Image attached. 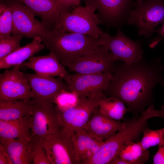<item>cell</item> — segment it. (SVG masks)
<instances>
[{
	"label": "cell",
	"mask_w": 164,
	"mask_h": 164,
	"mask_svg": "<svg viewBox=\"0 0 164 164\" xmlns=\"http://www.w3.org/2000/svg\"><path fill=\"white\" fill-rule=\"evenodd\" d=\"M161 61L160 58H155L149 61L143 58L130 65L115 63L104 94L123 102L135 116H139L146 107L153 104L155 86L158 84L164 86V67Z\"/></svg>",
	"instance_id": "6da1fadb"
},
{
	"label": "cell",
	"mask_w": 164,
	"mask_h": 164,
	"mask_svg": "<svg viewBox=\"0 0 164 164\" xmlns=\"http://www.w3.org/2000/svg\"><path fill=\"white\" fill-rule=\"evenodd\" d=\"M41 38L45 47L65 67H68L78 58L102 45L101 38L56 29L48 30Z\"/></svg>",
	"instance_id": "7a4b0ae2"
},
{
	"label": "cell",
	"mask_w": 164,
	"mask_h": 164,
	"mask_svg": "<svg viewBox=\"0 0 164 164\" xmlns=\"http://www.w3.org/2000/svg\"><path fill=\"white\" fill-rule=\"evenodd\" d=\"M95 11L89 6L79 5L72 11L62 12L54 29L84 35L95 39L101 38L105 33L98 26L101 23Z\"/></svg>",
	"instance_id": "3957f363"
},
{
	"label": "cell",
	"mask_w": 164,
	"mask_h": 164,
	"mask_svg": "<svg viewBox=\"0 0 164 164\" xmlns=\"http://www.w3.org/2000/svg\"><path fill=\"white\" fill-rule=\"evenodd\" d=\"M135 2L126 23L135 26L139 35L149 38L158 24L164 22V2L160 0H135Z\"/></svg>",
	"instance_id": "277c9868"
},
{
	"label": "cell",
	"mask_w": 164,
	"mask_h": 164,
	"mask_svg": "<svg viewBox=\"0 0 164 164\" xmlns=\"http://www.w3.org/2000/svg\"><path fill=\"white\" fill-rule=\"evenodd\" d=\"M31 103V139L34 144H42L45 137L61 129L60 113L53 103Z\"/></svg>",
	"instance_id": "5b68a950"
},
{
	"label": "cell",
	"mask_w": 164,
	"mask_h": 164,
	"mask_svg": "<svg viewBox=\"0 0 164 164\" xmlns=\"http://www.w3.org/2000/svg\"><path fill=\"white\" fill-rule=\"evenodd\" d=\"M105 96L103 91H98L86 97H80L75 106L60 112L61 130L71 137L74 132L84 128L97 108L99 101Z\"/></svg>",
	"instance_id": "8992f818"
},
{
	"label": "cell",
	"mask_w": 164,
	"mask_h": 164,
	"mask_svg": "<svg viewBox=\"0 0 164 164\" xmlns=\"http://www.w3.org/2000/svg\"><path fill=\"white\" fill-rule=\"evenodd\" d=\"M86 5L98 11L101 24L108 29H121L126 23L129 11L135 6L133 0H83Z\"/></svg>",
	"instance_id": "52a82bcc"
},
{
	"label": "cell",
	"mask_w": 164,
	"mask_h": 164,
	"mask_svg": "<svg viewBox=\"0 0 164 164\" xmlns=\"http://www.w3.org/2000/svg\"><path fill=\"white\" fill-rule=\"evenodd\" d=\"M102 45L105 46L117 61L121 60L130 65L143 58L144 51L142 40L133 41L127 37L121 30L111 36L105 33L101 38Z\"/></svg>",
	"instance_id": "ba28073f"
},
{
	"label": "cell",
	"mask_w": 164,
	"mask_h": 164,
	"mask_svg": "<svg viewBox=\"0 0 164 164\" xmlns=\"http://www.w3.org/2000/svg\"><path fill=\"white\" fill-rule=\"evenodd\" d=\"M116 61L107 48L101 45L76 59L68 67V71L80 74H112Z\"/></svg>",
	"instance_id": "9c48e42d"
},
{
	"label": "cell",
	"mask_w": 164,
	"mask_h": 164,
	"mask_svg": "<svg viewBox=\"0 0 164 164\" xmlns=\"http://www.w3.org/2000/svg\"><path fill=\"white\" fill-rule=\"evenodd\" d=\"M10 8L13 22L12 35L20 34L28 38L42 37L49 30L42 22L19 0H5L3 2Z\"/></svg>",
	"instance_id": "30bf717a"
},
{
	"label": "cell",
	"mask_w": 164,
	"mask_h": 164,
	"mask_svg": "<svg viewBox=\"0 0 164 164\" xmlns=\"http://www.w3.org/2000/svg\"><path fill=\"white\" fill-rule=\"evenodd\" d=\"M19 66L0 74V100H31L34 96Z\"/></svg>",
	"instance_id": "8fae6325"
},
{
	"label": "cell",
	"mask_w": 164,
	"mask_h": 164,
	"mask_svg": "<svg viewBox=\"0 0 164 164\" xmlns=\"http://www.w3.org/2000/svg\"><path fill=\"white\" fill-rule=\"evenodd\" d=\"M24 75L34 94L31 99L33 102L53 103L54 98L59 93L68 90L67 85L62 78L36 73H24Z\"/></svg>",
	"instance_id": "7c38bea8"
},
{
	"label": "cell",
	"mask_w": 164,
	"mask_h": 164,
	"mask_svg": "<svg viewBox=\"0 0 164 164\" xmlns=\"http://www.w3.org/2000/svg\"><path fill=\"white\" fill-rule=\"evenodd\" d=\"M42 145L51 164H77L71 137L61 130L45 137Z\"/></svg>",
	"instance_id": "4fadbf2b"
},
{
	"label": "cell",
	"mask_w": 164,
	"mask_h": 164,
	"mask_svg": "<svg viewBox=\"0 0 164 164\" xmlns=\"http://www.w3.org/2000/svg\"><path fill=\"white\" fill-rule=\"evenodd\" d=\"M112 74L105 73L95 74H70L65 81L68 90L80 97H86L98 91H103L108 87Z\"/></svg>",
	"instance_id": "5bb4252c"
},
{
	"label": "cell",
	"mask_w": 164,
	"mask_h": 164,
	"mask_svg": "<svg viewBox=\"0 0 164 164\" xmlns=\"http://www.w3.org/2000/svg\"><path fill=\"white\" fill-rule=\"evenodd\" d=\"M125 125V121L122 122L102 114L97 107L84 128L94 138L104 142L121 129Z\"/></svg>",
	"instance_id": "9a60e30c"
},
{
	"label": "cell",
	"mask_w": 164,
	"mask_h": 164,
	"mask_svg": "<svg viewBox=\"0 0 164 164\" xmlns=\"http://www.w3.org/2000/svg\"><path fill=\"white\" fill-rule=\"evenodd\" d=\"M21 69H29L36 73L63 78L64 81L70 74L56 57L52 53L46 55L32 57L19 66Z\"/></svg>",
	"instance_id": "2e32d148"
},
{
	"label": "cell",
	"mask_w": 164,
	"mask_h": 164,
	"mask_svg": "<svg viewBox=\"0 0 164 164\" xmlns=\"http://www.w3.org/2000/svg\"><path fill=\"white\" fill-rule=\"evenodd\" d=\"M35 15L40 17L41 22L49 30L55 29L60 16L56 0H19Z\"/></svg>",
	"instance_id": "e0dca14e"
},
{
	"label": "cell",
	"mask_w": 164,
	"mask_h": 164,
	"mask_svg": "<svg viewBox=\"0 0 164 164\" xmlns=\"http://www.w3.org/2000/svg\"><path fill=\"white\" fill-rule=\"evenodd\" d=\"M71 137L77 164H85L104 142L99 141L91 137L84 128L74 132Z\"/></svg>",
	"instance_id": "ac0fdd59"
},
{
	"label": "cell",
	"mask_w": 164,
	"mask_h": 164,
	"mask_svg": "<svg viewBox=\"0 0 164 164\" xmlns=\"http://www.w3.org/2000/svg\"><path fill=\"white\" fill-rule=\"evenodd\" d=\"M8 152L13 164H30L35 145L30 138L7 140L0 142Z\"/></svg>",
	"instance_id": "d6986e66"
},
{
	"label": "cell",
	"mask_w": 164,
	"mask_h": 164,
	"mask_svg": "<svg viewBox=\"0 0 164 164\" xmlns=\"http://www.w3.org/2000/svg\"><path fill=\"white\" fill-rule=\"evenodd\" d=\"M31 115L9 120H0V142L22 137L31 138Z\"/></svg>",
	"instance_id": "ffe728a7"
},
{
	"label": "cell",
	"mask_w": 164,
	"mask_h": 164,
	"mask_svg": "<svg viewBox=\"0 0 164 164\" xmlns=\"http://www.w3.org/2000/svg\"><path fill=\"white\" fill-rule=\"evenodd\" d=\"M45 48L40 37H36L33 40L22 47L0 60V69H6L20 66L27 60Z\"/></svg>",
	"instance_id": "44dd1931"
},
{
	"label": "cell",
	"mask_w": 164,
	"mask_h": 164,
	"mask_svg": "<svg viewBox=\"0 0 164 164\" xmlns=\"http://www.w3.org/2000/svg\"><path fill=\"white\" fill-rule=\"evenodd\" d=\"M32 114L31 100H0V120L9 121Z\"/></svg>",
	"instance_id": "7402d4cb"
},
{
	"label": "cell",
	"mask_w": 164,
	"mask_h": 164,
	"mask_svg": "<svg viewBox=\"0 0 164 164\" xmlns=\"http://www.w3.org/2000/svg\"><path fill=\"white\" fill-rule=\"evenodd\" d=\"M128 164H144L150 156L148 149L142 147L140 141H129L123 145L117 155Z\"/></svg>",
	"instance_id": "603a6c76"
},
{
	"label": "cell",
	"mask_w": 164,
	"mask_h": 164,
	"mask_svg": "<svg viewBox=\"0 0 164 164\" xmlns=\"http://www.w3.org/2000/svg\"><path fill=\"white\" fill-rule=\"evenodd\" d=\"M125 103L117 99L105 96L100 99L98 108L100 112L112 119L120 121L125 120V114L130 112Z\"/></svg>",
	"instance_id": "cb8c5ba5"
},
{
	"label": "cell",
	"mask_w": 164,
	"mask_h": 164,
	"mask_svg": "<svg viewBox=\"0 0 164 164\" xmlns=\"http://www.w3.org/2000/svg\"><path fill=\"white\" fill-rule=\"evenodd\" d=\"M80 97L76 93L62 91L55 97L53 103L60 112L73 107L78 103Z\"/></svg>",
	"instance_id": "d4e9b609"
},
{
	"label": "cell",
	"mask_w": 164,
	"mask_h": 164,
	"mask_svg": "<svg viewBox=\"0 0 164 164\" xmlns=\"http://www.w3.org/2000/svg\"><path fill=\"white\" fill-rule=\"evenodd\" d=\"M0 38L12 33L13 22L10 7L3 2L0 4Z\"/></svg>",
	"instance_id": "484cf974"
},
{
	"label": "cell",
	"mask_w": 164,
	"mask_h": 164,
	"mask_svg": "<svg viewBox=\"0 0 164 164\" xmlns=\"http://www.w3.org/2000/svg\"><path fill=\"white\" fill-rule=\"evenodd\" d=\"M23 36L12 35L0 38V60L14 52L21 47L20 42Z\"/></svg>",
	"instance_id": "4316f807"
},
{
	"label": "cell",
	"mask_w": 164,
	"mask_h": 164,
	"mask_svg": "<svg viewBox=\"0 0 164 164\" xmlns=\"http://www.w3.org/2000/svg\"><path fill=\"white\" fill-rule=\"evenodd\" d=\"M142 133L143 137L140 142L142 147L145 150L158 145L164 136L162 128L153 130L147 127L144 130Z\"/></svg>",
	"instance_id": "83f0119b"
},
{
	"label": "cell",
	"mask_w": 164,
	"mask_h": 164,
	"mask_svg": "<svg viewBox=\"0 0 164 164\" xmlns=\"http://www.w3.org/2000/svg\"><path fill=\"white\" fill-rule=\"evenodd\" d=\"M32 158L33 164H51L46 150L42 144H35Z\"/></svg>",
	"instance_id": "f1b7e54d"
},
{
	"label": "cell",
	"mask_w": 164,
	"mask_h": 164,
	"mask_svg": "<svg viewBox=\"0 0 164 164\" xmlns=\"http://www.w3.org/2000/svg\"><path fill=\"white\" fill-rule=\"evenodd\" d=\"M80 2L78 0H56V5L60 13L79 6Z\"/></svg>",
	"instance_id": "f546056e"
},
{
	"label": "cell",
	"mask_w": 164,
	"mask_h": 164,
	"mask_svg": "<svg viewBox=\"0 0 164 164\" xmlns=\"http://www.w3.org/2000/svg\"><path fill=\"white\" fill-rule=\"evenodd\" d=\"M158 145V150L153 156V164H164V136Z\"/></svg>",
	"instance_id": "4dcf8cb0"
},
{
	"label": "cell",
	"mask_w": 164,
	"mask_h": 164,
	"mask_svg": "<svg viewBox=\"0 0 164 164\" xmlns=\"http://www.w3.org/2000/svg\"><path fill=\"white\" fill-rule=\"evenodd\" d=\"M163 23L161 27L158 29H155V32H157L158 34L156 37L152 40V42L150 43L149 46L150 48H154L161 40L164 39V22Z\"/></svg>",
	"instance_id": "1f68e13d"
},
{
	"label": "cell",
	"mask_w": 164,
	"mask_h": 164,
	"mask_svg": "<svg viewBox=\"0 0 164 164\" xmlns=\"http://www.w3.org/2000/svg\"><path fill=\"white\" fill-rule=\"evenodd\" d=\"M0 164H13L8 152L1 144H0Z\"/></svg>",
	"instance_id": "d6a6232c"
},
{
	"label": "cell",
	"mask_w": 164,
	"mask_h": 164,
	"mask_svg": "<svg viewBox=\"0 0 164 164\" xmlns=\"http://www.w3.org/2000/svg\"><path fill=\"white\" fill-rule=\"evenodd\" d=\"M109 164H128L125 160L122 159L118 155H116Z\"/></svg>",
	"instance_id": "836d02e7"
},
{
	"label": "cell",
	"mask_w": 164,
	"mask_h": 164,
	"mask_svg": "<svg viewBox=\"0 0 164 164\" xmlns=\"http://www.w3.org/2000/svg\"><path fill=\"white\" fill-rule=\"evenodd\" d=\"M161 108L162 111L163 115L162 117L164 118V104L161 106ZM162 129L164 132V128H162Z\"/></svg>",
	"instance_id": "e575fe53"
},
{
	"label": "cell",
	"mask_w": 164,
	"mask_h": 164,
	"mask_svg": "<svg viewBox=\"0 0 164 164\" xmlns=\"http://www.w3.org/2000/svg\"><path fill=\"white\" fill-rule=\"evenodd\" d=\"M5 0H0L1 2H2L5 1Z\"/></svg>",
	"instance_id": "d590c367"
},
{
	"label": "cell",
	"mask_w": 164,
	"mask_h": 164,
	"mask_svg": "<svg viewBox=\"0 0 164 164\" xmlns=\"http://www.w3.org/2000/svg\"><path fill=\"white\" fill-rule=\"evenodd\" d=\"M164 2V0H160Z\"/></svg>",
	"instance_id": "8d00e7d4"
},
{
	"label": "cell",
	"mask_w": 164,
	"mask_h": 164,
	"mask_svg": "<svg viewBox=\"0 0 164 164\" xmlns=\"http://www.w3.org/2000/svg\"><path fill=\"white\" fill-rule=\"evenodd\" d=\"M80 2L81 0H78Z\"/></svg>",
	"instance_id": "74e56055"
}]
</instances>
